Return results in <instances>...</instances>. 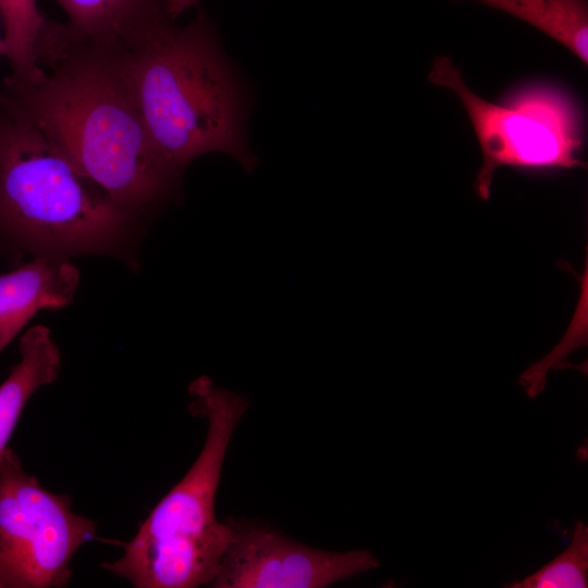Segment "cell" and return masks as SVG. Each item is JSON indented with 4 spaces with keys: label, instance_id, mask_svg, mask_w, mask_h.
<instances>
[{
    "label": "cell",
    "instance_id": "2",
    "mask_svg": "<svg viewBox=\"0 0 588 588\" xmlns=\"http://www.w3.org/2000/svg\"><path fill=\"white\" fill-rule=\"evenodd\" d=\"M139 220L0 91L1 254L125 258Z\"/></svg>",
    "mask_w": 588,
    "mask_h": 588
},
{
    "label": "cell",
    "instance_id": "5",
    "mask_svg": "<svg viewBox=\"0 0 588 588\" xmlns=\"http://www.w3.org/2000/svg\"><path fill=\"white\" fill-rule=\"evenodd\" d=\"M428 78L454 93L465 108L482 155L474 188L490 197L495 170L515 167L553 170L584 167L581 118L574 100L548 84H532L507 95L501 103L476 95L446 57L434 60Z\"/></svg>",
    "mask_w": 588,
    "mask_h": 588
},
{
    "label": "cell",
    "instance_id": "8",
    "mask_svg": "<svg viewBox=\"0 0 588 588\" xmlns=\"http://www.w3.org/2000/svg\"><path fill=\"white\" fill-rule=\"evenodd\" d=\"M79 283L69 258L36 256L0 273V353L42 309L70 305Z\"/></svg>",
    "mask_w": 588,
    "mask_h": 588
},
{
    "label": "cell",
    "instance_id": "12",
    "mask_svg": "<svg viewBox=\"0 0 588 588\" xmlns=\"http://www.w3.org/2000/svg\"><path fill=\"white\" fill-rule=\"evenodd\" d=\"M0 21L3 35L0 56L11 68L5 78L13 84H29L44 74L37 60V44L47 23L38 0H0Z\"/></svg>",
    "mask_w": 588,
    "mask_h": 588
},
{
    "label": "cell",
    "instance_id": "9",
    "mask_svg": "<svg viewBox=\"0 0 588 588\" xmlns=\"http://www.w3.org/2000/svg\"><path fill=\"white\" fill-rule=\"evenodd\" d=\"M65 29L87 41L130 49L172 21L167 0H56Z\"/></svg>",
    "mask_w": 588,
    "mask_h": 588
},
{
    "label": "cell",
    "instance_id": "11",
    "mask_svg": "<svg viewBox=\"0 0 588 588\" xmlns=\"http://www.w3.org/2000/svg\"><path fill=\"white\" fill-rule=\"evenodd\" d=\"M461 1V0H456ZM504 11L546 33L587 64L586 0H474Z\"/></svg>",
    "mask_w": 588,
    "mask_h": 588
},
{
    "label": "cell",
    "instance_id": "16",
    "mask_svg": "<svg viewBox=\"0 0 588 588\" xmlns=\"http://www.w3.org/2000/svg\"><path fill=\"white\" fill-rule=\"evenodd\" d=\"M0 588H1V584H0Z\"/></svg>",
    "mask_w": 588,
    "mask_h": 588
},
{
    "label": "cell",
    "instance_id": "13",
    "mask_svg": "<svg viewBox=\"0 0 588 588\" xmlns=\"http://www.w3.org/2000/svg\"><path fill=\"white\" fill-rule=\"evenodd\" d=\"M506 588H586L588 587V527L583 522L574 526L567 548L537 572Z\"/></svg>",
    "mask_w": 588,
    "mask_h": 588
},
{
    "label": "cell",
    "instance_id": "4",
    "mask_svg": "<svg viewBox=\"0 0 588 588\" xmlns=\"http://www.w3.org/2000/svg\"><path fill=\"white\" fill-rule=\"evenodd\" d=\"M191 412L207 420L203 449L184 477L156 504L123 554L102 567L136 588L209 586L230 538L216 515L224 458L247 408L242 395L200 377L189 385Z\"/></svg>",
    "mask_w": 588,
    "mask_h": 588
},
{
    "label": "cell",
    "instance_id": "3",
    "mask_svg": "<svg viewBox=\"0 0 588 588\" xmlns=\"http://www.w3.org/2000/svg\"><path fill=\"white\" fill-rule=\"evenodd\" d=\"M123 65L149 139L176 175L209 152L253 168L241 91L204 15L182 27L162 25L123 50Z\"/></svg>",
    "mask_w": 588,
    "mask_h": 588
},
{
    "label": "cell",
    "instance_id": "15",
    "mask_svg": "<svg viewBox=\"0 0 588 588\" xmlns=\"http://www.w3.org/2000/svg\"><path fill=\"white\" fill-rule=\"evenodd\" d=\"M0 25H1V21H0ZM0 40H1V34H0Z\"/></svg>",
    "mask_w": 588,
    "mask_h": 588
},
{
    "label": "cell",
    "instance_id": "6",
    "mask_svg": "<svg viewBox=\"0 0 588 588\" xmlns=\"http://www.w3.org/2000/svg\"><path fill=\"white\" fill-rule=\"evenodd\" d=\"M97 524L72 510L71 499L45 489L8 448L0 457L1 588L66 586L71 561Z\"/></svg>",
    "mask_w": 588,
    "mask_h": 588
},
{
    "label": "cell",
    "instance_id": "1",
    "mask_svg": "<svg viewBox=\"0 0 588 588\" xmlns=\"http://www.w3.org/2000/svg\"><path fill=\"white\" fill-rule=\"evenodd\" d=\"M119 47L78 39L47 22L34 83L4 82L12 102L119 206L143 218L171 199L181 176L155 149Z\"/></svg>",
    "mask_w": 588,
    "mask_h": 588
},
{
    "label": "cell",
    "instance_id": "14",
    "mask_svg": "<svg viewBox=\"0 0 588 588\" xmlns=\"http://www.w3.org/2000/svg\"><path fill=\"white\" fill-rule=\"evenodd\" d=\"M198 0H167L168 11L172 19L194 5Z\"/></svg>",
    "mask_w": 588,
    "mask_h": 588
},
{
    "label": "cell",
    "instance_id": "7",
    "mask_svg": "<svg viewBox=\"0 0 588 588\" xmlns=\"http://www.w3.org/2000/svg\"><path fill=\"white\" fill-rule=\"evenodd\" d=\"M228 522L230 538L209 587L324 588L380 566L367 549L324 550L266 524L233 517Z\"/></svg>",
    "mask_w": 588,
    "mask_h": 588
},
{
    "label": "cell",
    "instance_id": "10",
    "mask_svg": "<svg viewBox=\"0 0 588 588\" xmlns=\"http://www.w3.org/2000/svg\"><path fill=\"white\" fill-rule=\"evenodd\" d=\"M20 360L0 384V457L26 403L40 388L54 382L61 370L60 350L49 328L37 324L20 340Z\"/></svg>",
    "mask_w": 588,
    "mask_h": 588
}]
</instances>
